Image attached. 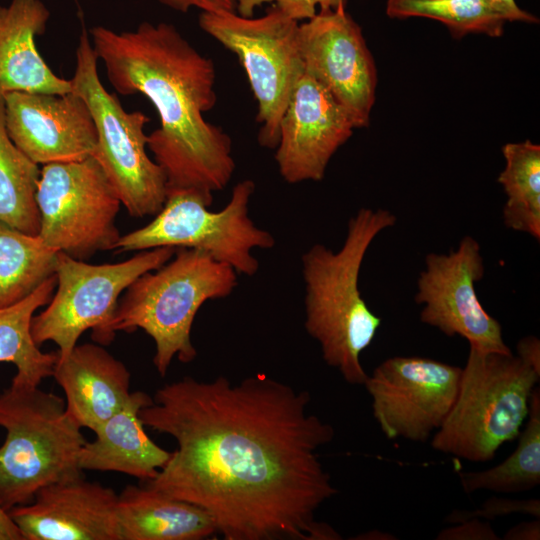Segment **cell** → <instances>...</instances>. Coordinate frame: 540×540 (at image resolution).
I'll use <instances>...</instances> for the list:
<instances>
[{"mask_svg": "<svg viewBox=\"0 0 540 540\" xmlns=\"http://www.w3.org/2000/svg\"><path fill=\"white\" fill-rule=\"evenodd\" d=\"M396 222L389 210L363 207L349 219L338 251L317 243L301 258L305 329L319 343L325 363L351 385H364L368 374L360 356L382 323L362 298L360 269L374 239Z\"/></svg>", "mask_w": 540, "mask_h": 540, "instance_id": "3957f363", "label": "cell"}, {"mask_svg": "<svg viewBox=\"0 0 540 540\" xmlns=\"http://www.w3.org/2000/svg\"><path fill=\"white\" fill-rule=\"evenodd\" d=\"M255 191L250 179L237 183L226 206L209 210L212 202L195 191L167 193L162 209L144 227L121 235L116 249L142 251L157 247L193 248L231 266L238 274L253 276L259 269L252 250L270 249L274 236L255 225L249 202Z\"/></svg>", "mask_w": 540, "mask_h": 540, "instance_id": "ba28073f", "label": "cell"}, {"mask_svg": "<svg viewBox=\"0 0 540 540\" xmlns=\"http://www.w3.org/2000/svg\"><path fill=\"white\" fill-rule=\"evenodd\" d=\"M310 402L263 373L167 383L140 418L177 449L144 484L205 510L225 540H339L316 519L338 493L318 453L335 431Z\"/></svg>", "mask_w": 540, "mask_h": 540, "instance_id": "6da1fadb", "label": "cell"}, {"mask_svg": "<svg viewBox=\"0 0 540 540\" xmlns=\"http://www.w3.org/2000/svg\"><path fill=\"white\" fill-rule=\"evenodd\" d=\"M237 274L205 251L177 248L169 261L126 288L103 345H109L119 331L144 330L155 343L153 364L164 377L175 356L183 363L196 358L191 340L195 316L206 301L229 296L238 284Z\"/></svg>", "mask_w": 540, "mask_h": 540, "instance_id": "277c9868", "label": "cell"}, {"mask_svg": "<svg viewBox=\"0 0 540 540\" xmlns=\"http://www.w3.org/2000/svg\"><path fill=\"white\" fill-rule=\"evenodd\" d=\"M121 540H202L217 533L202 508L143 485H128L117 502Z\"/></svg>", "mask_w": 540, "mask_h": 540, "instance_id": "44dd1931", "label": "cell"}, {"mask_svg": "<svg viewBox=\"0 0 540 540\" xmlns=\"http://www.w3.org/2000/svg\"><path fill=\"white\" fill-rule=\"evenodd\" d=\"M356 539H376V540H391L396 539L393 535L381 532L379 530H372L365 534L359 535Z\"/></svg>", "mask_w": 540, "mask_h": 540, "instance_id": "d590c367", "label": "cell"}, {"mask_svg": "<svg viewBox=\"0 0 540 540\" xmlns=\"http://www.w3.org/2000/svg\"><path fill=\"white\" fill-rule=\"evenodd\" d=\"M163 6L186 13L196 8L201 12H236L237 0H157Z\"/></svg>", "mask_w": 540, "mask_h": 540, "instance_id": "4dcf8cb0", "label": "cell"}, {"mask_svg": "<svg viewBox=\"0 0 540 540\" xmlns=\"http://www.w3.org/2000/svg\"><path fill=\"white\" fill-rule=\"evenodd\" d=\"M485 273L478 241L464 236L449 253H429L417 279L414 300L420 321L448 337L460 336L483 352L511 353L502 326L478 299L475 284Z\"/></svg>", "mask_w": 540, "mask_h": 540, "instance_id": "4fadbf2b", "label": "cell"}, {"mask_svg": "<svg viewBox=\"0 0 540 540\" xmlns=\"http://www.w3.org/2000/svg\"><path fill=\"white\" fill-rule=\"evenodd\" d=\"M98 58L88 30L82 28L75 51L72 91L88 105L97 132L92 157L100 164L129 215L155 216L167 198L162 168L147 153L149 118L126 111L115 94L102 84Z\"/></svg>", "mask_w": 540, "mask_h": 540, "instance_id": "52a82bcc", "label": "cell"}, {"mask_svg": "<svg viewBox=\"0 0 540 540\" xmlns=\"http://www.w3.org/2000/svg\"><path fill=\"white\" fill-rule=\"evenodd\" d=\"M0 540H23L7 511L0 506Z\"/></svg>", "mask_w": 540, "mask_h": 540, "instance_id": "e575fe53", "label": "cell"}, {"mask_svg": "<svg viewBox=\"0 0 540 540\" xmlns=\"http://www.w3.org/2000/svg\"><path fill=\"white\" fill-rule=\"evenodd\" d=\"M505 540H539L540 520L521 522L511 527L504 535Z\"/></svg>", "mask_w": 540, "mask_h": 540, "instance_id": "836d02e7", "label": "cell"}, {"mask_svg": "<svg viewBox=\"0 0 540 540\" xmlns=\"http://www.w3.org/2000/svg\"><path fill=\"white\" fill-rule=\"evenodd\" d=\"M0 506L30 503L52 483L82 476L79 453L86 443L67 414L65 399L39 386L11 381L0 394Z\"/></svg>", "mask_w": 540, "mask_h": 540, "instance_id": "5b68a950", "label": "cell"}, {"mask_svg": "<svg viewBox=\"0 0 540 540\" xmlns=\"http://www.w3.org/2000/svg\"><path fill=\"white\" fill-rule=\"evenodd\" d=\"M304 73L325 87L355 128L369 124L377 69L362 29L345 6L319 10L299 24Z\"/></svg>", "mask_w": 540, "mask_h": 540, "instance_id": "5bb4252c", "label": "cell"}, {"mask_svg": "<svg viewBox=\"0 0 540 540\" xmlns=\"http://www.w3.org/2000/svg\"><path fill=\"white\" fill-rule=\"evenodd\" d=\"M42 0H11L0 4V94L29 92L65 94L70 79L56 75L36 45L50 19Z\"/></svg>", "mask_w": 540, "mask_h": 540, "instance_id": "d6986e66", "label": "cell"}, {"mask_svg": "<svg viewBox=\"0 0 540 540\" xmlns=\"http://www.w3.org/2000/svg\"><path fill=\"white\" fill-rule=\"evenodd\" d=\"M505 167L498 183L506 194L502 218L506 228L540 240V146L530 140L502 147Z\"/></svg>", "mask_w": 540, "mask_h": 540, "instance_id": "603a6c76", "label": "cell"}, {"mask_svg": "<svg viewBox=\"0 0 540 540\" xmlns=\"http://www.w3.org/2000/svg\"><path fill=\"white\" fill-rule=\"evenodd\" d=\"M88 33L113 89L145 96L158 114L147 148L165 174L167 193L195 191L213 202L236 165L229 135L204 118L217 102L212 59L165 22L144 21L128 31L97 25Z\"/></svg>", "mask_w": 540, "mask_h": 540, "instance_id": "7a4b0ae2", "label": "cell"}, {"mask_svg": "<svg viewBox=\"0 0 540 540\" xmlns=\"http://www.w3.org/2000/svg\"><path fill=\"white\" fill-rule=\"evenodd\" d=\"M517 356L540 374V341L536 336L521 338L516 346Z\"/></svg>", "mask_w": 540, "mask_h": 540, "instance_id": "d6a6232c", "label": "cell"}, {"mask_svg": "<svg viewBox=\"0 0 540 540\" xmlns=\"http://www.w3.org/2000/svg\"><path fill=\"white\" fill-rule=\"evenodd\" d=\"M65 395L67 414L93 432L131 395V375L123 362L98 343L76 345L57 358L53 375Z\"/></svg>", "mask_w": 540, "mask_h": 540, "instance_id": "ac0fdd59", "label": "cell"}, {"mask_svg": "<svg viewBox=\"0 0 540 540\" xmlns=\"http://www.w3.org/2000/svg\"><path fill=\"white\" fill-rule=\"evenodd\" d=\"M56 285L54 274L23 300L0 308V362L16 366L12 380L39 386L53 375L58 353L40 350L31 334V322L35 312L49 303Z\"/></svg>", "mask_w": 540, "mask_h": 540, "instance_id": "7402d4cb", "label": "cell"}, {"mask_svg": "<svg viewBox=\"0 0 540 540\" xmlns=\"http://www.w3.org/2000/svg\"><path fill=\"white\" fill-rule=\"evenodd\" d=\"M117 502L112 488L82 475L43 487L8 514L23 540H121Z\"/></svg>", "mask_w": 540, "mask_h": 540, "instance_id": "e0dca14e", "label": "cell"}, {"mask_svg": "<svg viewBox=\"0 0 540 540\" xmlns=\"http://www.w3.org/2000/svg\"><path fill=\"white\" fill-rule=\"evenodd\" d=\"M57 252L39 235L0 221V308L23 300L54 275Z\"/></svg>", "mask_w": 540, "mask_h": 540, "instance_id": "d4e9b609", "label": "cell"}, {"mask_svg": "<svg viewBox=\"0 0 540 540\" xmlns=\"http://www.w3.org/2000/svg\"><path fill=\"white\" fill-rule=\"evenodd\" d=\"M36 200L38 235L48 247L81 261L116 249L121 237L116 217L122 203L92 156L43 165Z\"/></svg>", "mask_w": 540, "mask_h": 540, "instance_id": "8fae6325", "label": "cell"}, {"mask_svg": "<svg viewBox=\"0 0 540 540\" xmlns=\"http://www.w3.org/2000/svg\"><path fill=\"white\" fill-rule=\"evenodd\" d=\"M264 3L275 5L296 21L308 20L319 10L346 6V0H237L236 12L244 17H252L254 9Z\"/></svg>", "mask_w": 540, "mask_h": 540, "instance_id": "f1b7e54d", "label": "cell"}, {"mask_svg": "<svg viewBox=\"0 0 540 540\" xmlns=\"http://www.w3.org/2000/svg\"><path fill=\"white\" fill-rule=\"evenodd\" d=\"M354 129L346 110L304 73L280 122L275 161L281 177L290 184L321 181L331 158Z\"/></svg>", "mask_w": 540, "mask_h": 540, "instance_id": "9a60e30c", "label": "cell"}, {"mask_svg": "<svg viewBox=\"0 0 540 540\" xmlns=\"http://www.w3.org/2000/svg\"><path fill=\"white\" fill-rule=\"evenodd\" d=\"M436 539L440 540H498L500 537L488 521L472 518L456 523V526L441 530Z\"/></svg>", "mask_w": 540, "mask_h": 540, "instance_id": "f546056e", "label": "cell"}, {"mask_svg": "<svg viewBox=\"0 0 540 540\" xmlns=\"http://www.w3.org/2000/svg\"><path fill=\"white\" fill-rule=\"evenodd\" d=\"M175 247L142 250L131 258L106 264H90L58 251L56 289L45 309L34 315L31 334L40 347L54 342L59 358L67 356L80 336L92 331L94 342L103 345L106 328L126 288L140 275L169 261Z\"/></svg>", "mask_w": 540, "mask_h": 540, "instance_id": "30bf717a", "label": "cell"}, {"mask_svg": "<svg viewBox=\"0 0 540 540\" xmlns=\"http://www.w3.org/2000/svg\"><path fill=\"white\" fill-rule=\"evenodd\" d=\"M198 23L237 56L258 104V141L263 147L275 149L282 116L304 74L299 21L271 5L256 18L229 11L201 12Z\"/></svg>", "mask_w": 540, "mask_h": 540, "instance_id": "9c48e42d", "label": "cell"}, {"mask_svg": "<svg viewBox=\"0 0 540 540\" xmlns=\"http://www.w3.org/2000/svg\"><path fill=\"white\" fill-rule=\"evenodd\" d=\"M514 513L528 514L536 518L540 517L539 499H510L501 497H491L487 499L480 508L475 510H455L451 512L446 522L458 523L472 518L493 520L496 517Z\"/></svg>", "mask_w": 540, "mask_h": 540, "instance_id": "83f0119b", "label": "cell"}, {"mask_svg": "<svg viewBox=\"0 0 540 540\" xmlns=\"http://www.w3.org/2000/svg\"><path fill=\"white\" fill-rule=\"evenodd\" d=\"M524 429L518 435L513 453L498 465L482 471L461 472L462 489L470 494L479 490L497 493L528 491L540 483V391L531 393Z\"/></svg>", "mask_w": 540, "mask_h": 540, "instance_id": "484cf974", "label": "cell"}, {"mask_svg": "<svg viewBox=\"0 0 540 540\" xmlns=\"http://www.w3.org/2000/svg\"><path fill=\"white\" fill-rule=\"evenodd\" d=\"M506 22L537 23L538 18L520 8L515 0H484Z\"/></svg>", "mask_w": 540, "mask_h": 540, "instance_id": "1f68e13d", "label": "cell"}, {"mask_svg": "<svg viewBox=\"0 0 540 540\" xmlns=\"http://www.w3.org/2000/svg\"><path fill=\"white\" fill-rule=\"evenodd\" d=\"M386 14L390 18L421 17L443 23L453 37L470 33L499 37L505 19L484 0H387Z\"/></svg>", "mask_w": 540, "mask_h": 540, "instance_id": "4316f807", "label": "cell"}, {"mask_svg": "<svg viewBox=\"0 0 540 540\" xmlns=\"http://www.w3.org/2000/svg\"><path fill=\"white\" fill-rule=\"evenodd\" d=\"M40 170L10 139L0 94V221L30 235L40 231L36 200Z\"/></svg>", "mask_w": 540, "mask_h": 540, "instance_id": "cb8c5ba5", "label": "cell"}, {"mask_svg": "<svg viewBox=\"0 0 540 540\" xmlns=\"http://www.w3.org/2000/svg\"><path fill=\"white\" fill-rule=\"evenodd\" d=\"M7 133L38 165L80 161L92 155L97 132L86 102L75 92L2 95Z\"/></svg>", "mask_w": 540, "mask_h": 540, "instance_id": "2e32d148", "label": "cell"}, {"mask_svg": "<svg viewBox=\"0 0 540 540\" xmlns=\"http://www.w3.org/2000/svg\"><path fill=\"white\" fill-rule=\"evenodd\" d=\"M539 379L540 374L512 352L470 347L456 399L431 437L432 448L468 461L492 460L521 432Z\"/></svg>", "mask_w": 540, "mask_h": 540, "instance_id": "8992f818", "label": "cell"}, {"mask_svg": "<svg viewBox=\"0 0 540 540\" xmlns=\"http://www.w3.org/2000/svg\"><path fill=\"white\" fill-rule=\"evenodd\" d=\"M462 368L431 358L395 356L368 375L373 417L388 439L426 442L456 399Z\"/></svg>", "mask_w": 540, "mask_h": 540, "instance_id": "7c38bea8", "label": "cell"}, {"mask_svg": "<svg viewBox=\"0 0 540 540\" xmlns=\"http://www.w3.org/2000/svg\"><path fill=\"white\" fill-rule=\"evenodd\" d=\"M152 402L147 393L132 392L127 402L94 431L95 440L83 445L80 468L124 473L143 483L153 479L171 452L152 441L144 429L140 411Z\"/></svg>", "mask_w": 540, "mask_h": 540, "instance_id": "ffe728a7", "label": "cell"}]
</instances>
